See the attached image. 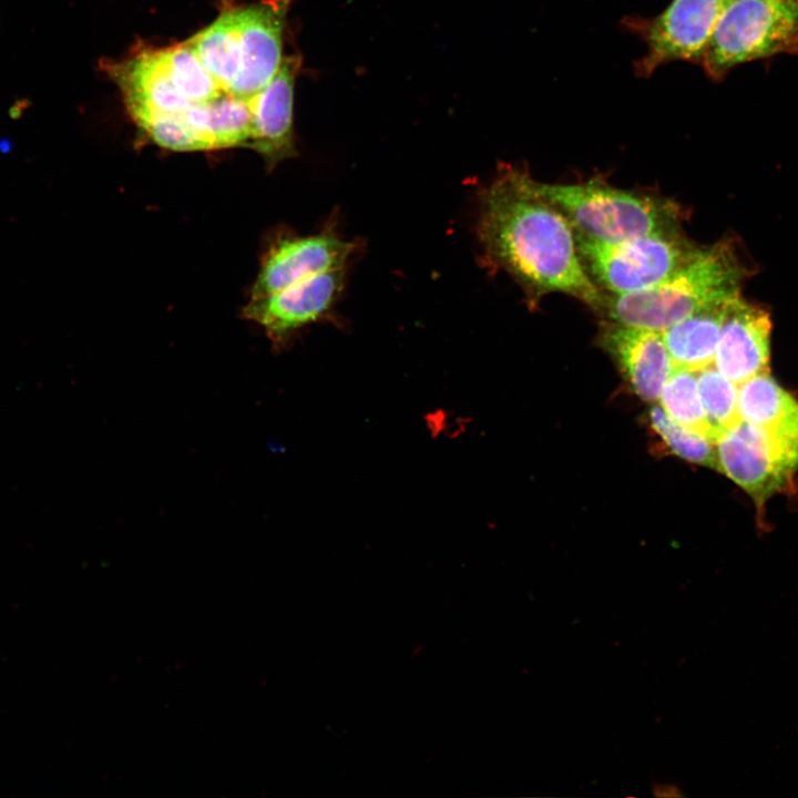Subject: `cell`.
Returning a JSON list of instances; mask_svg holds the SVG:
<instances>
[{"label": "cell", "instance_id": "cell-1", "mask_svg": "<svg viewBox=\"0 0 798 798\" xmlns=\"http://www.w3.org/2000/svg\"><path fill=\"white\" fill-rule=\"evenodd\" d=\"M530 178L504 167L482 191L477 233L484 257L531 297L563 293L601 309L606 296L583 266L572 225Z\"/></svg>", "mask_w": 798, "mask_h": 798}, {"label": "cell", "instance_id": "cell-2", "mask_svg": "<svg viewBox=\"0 0 798 798\" xmlns=\"http://www.w3.org/2000/svg\"><path fill=\"white\" fill-rule=\"evenodd\" d=\"M741 267L727 243L697 248L672 275L648 288L606 297L615 324L663 331L695 311L739 295Z\"/></svg>", "mask_w": 798, "mask_h": 798}, {"label": "cell", "instance_id": "cell-3", "mask_svg": "<svg viewBox=\"0 0 798 798\" xmlns=\"http://www.w3.org/2000/svg\"><path fill=\"white\" fill-rule=\"evenodd\" d=\"M532 190L556 207L575 234L597 242H621L676 229L678 211L664 198L589 181L549 184L530 178Z\"/></svg>", "mask_w": 798, "mask_h": 798}, {"label": "cell", "instance_id": "cell-4", "mask_svg": "<svg viewBox=\"0 0 798 798\" xmlns=\"http://www.w3.org/2000/svg\"><path fill=\"white\" fill-rule=\"evenodd\" d=\"M798 53V0H735L719 19L700 66L722 81L735 66Z\"/></svg>", "mask_w": 798, "mask_h": 798}, {"label": "cell", "instance_id": "cell-5", "mask_svg": "<svg viewBox=\"0 0 798 798\" xmlns=\"http://www.w3.org/2000/svg\"><path fill=\"white\" fill-rule=\"evenodd\" d=\"M584 268L613 295L630 294L662 282L697 250L677 229L621 242H597L575 234Z\"/></svg>", "mask_w": 798, "mask_h": 798}, {"label": "cell", "instance_id": "cell-6", "mask_svg": "<svg viewBox=\"0 0 798 798\" xmlns=\"http://www.w3.org/2000/svg\"><path fill=\"white\" fill-rule=\"evenodd\" d=\"M719 472L740 487L761 515L798 472V442L740 420L715 441Z\"/></svg>", "mask_w": 798, "mask_h": 798}, {"label": "cell", "instance_id": "cell-7", "mask_svg": "<svg viewBox=\"0 0 798 798\" xmlns=\"http://www.w3.org/2000/svg\"><path fill=\"white\" fill-rule=\"evenodd\" d=\"M735 0H672L652 18L630 17L623 25L645 44L634 62L635 74L648 78L661 65L686 61L700 65L707 43L724 12Z\"/></svg>", "mask_w": 798, "mask_h": 798}, {"label": "cell", "instance_id": "cell-8", "mask_svg": "<svg viewBox=\"0 0 798 798\" xmlns=\"http://www.w3.org/2000/svg\"><path fill=\"white\" fill-rule=\"evenodd\" d=\"M346 267L332 269L276 293L249 298L247 319L260 325L274 342L283 344L293 332L327 318L345 287Z\"/></svg>", "mask_w": 798, "mask_h": 798}, {"label": "cell", "instance_id": "cell-9", "mask_svg": "<svg viewBox=\"0 0 798 798\" xmlns=\"http://www.w3.org/2000/svg\"><path fill=\"white\" fill-rule=\"evenodd\" d=\"M291 0H262L235 8L239 73L231 92L249 99L277 73L283 58L286 16Z\"/></svg>", "mask_w": 798, "mask_h": 798}, {"label": "cell", "instance_id": "cell-10", "mask_svg": "<svg viewBox=\"0 0 798 798\" xmlns=\"http://www.w3.org/2000/svg\"><path fill=\"white\" fill-rule=\"evenodd\" d=\"M356 243L328 227L308 236L284 237L267 252L250 298L263 297L316 275L347 266Z\"/></svg>", "mask_w": 798, "mask_h": 798}, {"label": "cell", "instance_id": "cell-11", "mask_svg": "<svg viewBox=\"0 0 798 798\" xmlns=\"http://www.w3.org/2000/svg\"><path fill=\"white\" fill-rule=\"evenodd\" d=\"M300 64L299 55L284 58L269 83L247 99L252 114L248 147L259 153L269 166L296 155L294 86Z\"/></svg>", "mask_w": 798, "mask_h": 798}, {"label": "cell", "instance_id": "cell-12", "mask_svg": "<svg viewBox=\"0 0 798 798\" xmlns=\"http://www.w3.org/2000/svg\"><path fill=\"white\" fill-rule=\"evenodd\" d=\"M770 331L769 313L737 296L728 305L714 366L736 385L769 372Z\"/></svg>", "mask_w": 798, "mask_h": 798}, {"label": "cell", "instance_id": "cell-13", "mask_svg": "<svg viewBox=\"0 0 798 798\" xmlns=\"http://www.w3.org/2000/svg\"><path fill=\"white\" fill-rule=\"evenodd\" d=\"M603 344L633 391L645 401L657 400L674 369L662 332L613 323L604 330Z\"/></svg>", "mask_w": 798, "mask_h": 798}, {"label": "cell", "instance_id": "cell-14", "mask_svg": "<svg viewBox=\"0 0 798 798\" xmlns=\"http://www.w3.org/2000/svg\"><path fill=\"white\" fill-rule=\"evenodd\" d=\"M111 74L132 117L144 113H182L193 105L172 83L157 50L114 64Z\"/></svg>", "mask_w": 798, "mask_h": 798}, {"label": "cell", "instance_id": "cell-15", "mask_svg": "<svg viewBox=\"0 0 798 798\" xmlns=\"http://www.w3.org/2000/svg\"><path fill=\"white\" fill-rule=\"evenodd\" d=\"M734 298L710 304L661 331L674 368L699 371L714 365L722 326Z\"/></svg>", "mask_w": 798, "mask_h": 798}, {"label": "cell", "instance_id": "cell-16", "mask_svg": "<svg viewBox=\"0 0 798 798\" xmlns=\"http://www.w3.org/2000/svg\"><path fill=\"white\" fill-rule=\"evenodd\" d=\"M738 409L743 421L798 442V400L769 372L738 385Z\"/></svg>", "mask_w": 798, "mask_h": 798}, {"label": "cell", "instance_id": "cell-17", "mask_svg": "<svg viewBox=\"0 0 798 798\" xmlns=\"http://www.w3.org/2000/svg\"><path fill=\"white\" fill-rule=\"evenodd\" d=\"M208 150L247 146L252 139V114L246 99L224 92L182 112Z\"/></svg>", "mask_w": 798, "mask_h": 798}, {"label": "cell", "instance_id": "cell-18", "mask_svg": "<svg viewBox=\"0 0 798 798\" xmlns=\"http://www.w3.org/2000/svg\"><path fill=\"white\" fill-rule=\"evenodd\" d=\"M188 42L223 91L231 93L239 73L235 8L224 10Z\"/></svg>", "mask_w": 798, "mask_h": 798}, {"label": "cell", "instance_id": "cell-19", "mask_svg": "<svg viewBox=\"0 0 798 798\" xmlns=\"http://www.w3.org/2000/svg\"><path fill=\"white\" fill-rule=\"evenodd\" d=\"M157 52L172 83L193 104L212 101L225 92L188 41Z\"/></svg>", "mask_w": 798, "mask_h": 798}, {"label": "cell", "instance_id": "cell-20", "mask_svg": "<svg viewBox=\"0 0 798 798\" xmlns=\"http://www.w3.org/2000/svg\"><path fill=\"white\" fill-rule=\"evenodd\" d=\"M658 400L662 409L679 424L716 441L700 399L697 371L674 368Z\"/></svg>", "mask_w": 798, "mask_h": 798}, {"label": "cell", "instance_id": "cell-21", "mask_svg": "<svg viewBox=\"0 0 798 798\" xmlns=\"http://www.w3.org/2000/svg\"><path fill=\"white\" fill-rule=\"evenodd\" d=\"M654 431L679 458L719 471L715 441L673 420L659 406L649 410Z\"/></svg>", "mask_w": 798, "mask_h": 798}, {"label": "cell", "instance_id": "cell-22", "mask_svg": "<svg viewBox=\"0 0 798 798\" xmlns=\"http://www.w3.org/2000/svg\"><path fill=\"white\" fill-rule=\"evenodd\" d=\"M697 380L706 417L717 439L741 420L738 409V385L714 365L697 371Z\"/></svg>", "mask_w": 798, "mask_h": 798}, {"label": "cell", "instance_id": "cell-23", "mask_svg": "<svg viewBox=\"0 0 798 798\" xmlns=\"http://www.w3.org/2000/svg\"><path fill=\"white\" fill-rule=\"evenodd\" d=\"M133 120L153 142L164 149L180 152L208 151L206 143L182 113H144Z\"/></svg>", "mask_w": 798, "mask_h": 798}, {"label": "cell", "instance_id": "cell-24", "mask_svg": "<svg viewBox=\"0 0 798 798\" xmlns=\"http://www.w3.org/2000/svg\"><path fill=\"white\" fill-rule=\"evenodd\" d=\"M653 794L656 797H679L682 791L673 784H656L653 786Z\"/></svg>", "mask_w": 798, "mask_h": 798}]
</instances>
